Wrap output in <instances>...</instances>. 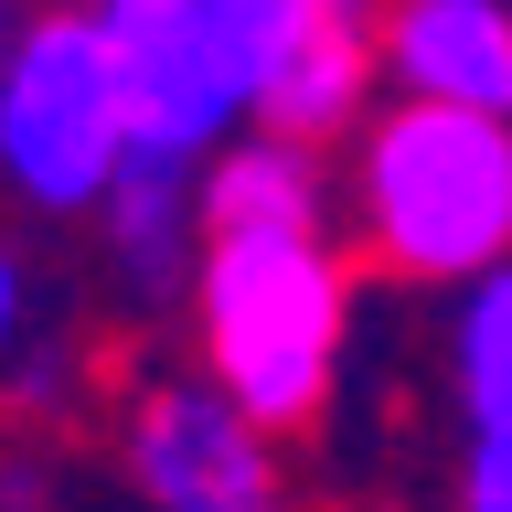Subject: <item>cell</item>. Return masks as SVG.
Wrapping results in <instances>:
<instances>
[{"label":"cell","instance_id":"obj_11","mask_svg":"<svg viewBox=\"0 0 512 512\" xmlns=\"http://www.w3.org/2000/svg\"><path fill=\"white\" fill-rule=\"evenodd\" d=\"M459 512H512V438H470V470H459Z\"/></svg>","mask_w":512,"mask_h":512},{"label":"cell","instance_id":"obj_12","mask_svg":"<svg viewBox=\"0 0 512 512\" xmlns=\"http://www.w3.org/2000/svg\"><path fill=\"white\" fill-rule=\"evenodd\" d=\"M22 310H32V288H22V256L0 246V352L22 342Z\"/></svg>","mask_w":512,"mask_h":512},{"label":"cell","instance_id":"obj_4","mask_svg":"<svg viewBox=\"0 0 512 512\" xmlns=\"http://www.w3.org/2000/svg\"><path fill=\"white\" fill-rule=\"evenodd\" d=\"M128 160L118 75L86 11H22L0 54V192L32 214H96Z\"/></svg>","mask_w":512,"mask_h":512},{"label":"cell","instance_id":"obj_1","mask_svg":"<svg viewBox=\"0 0 512 512\" xmlns=\"http://www.w3.org/2000/svg\"><path fill=\"white\" fill-rule=\"evenodd\" d=\"M192 320H203V384L256 438L310 427L352 342V267L331 235H203Z\"/></svg>","mask_w":512,"mask_h":512},{"label":"cell","instance_id":"obj_10","mask_svg":"<svg viewBox=\"0 0 512 512\" xmlns=\"http://www.w3.org/2000/svg\"><path fill=\"white\" fill-rule=\"evenodd\" d=\"M448 374L470 438H512V267L459 288V331H448Z\"/></svg>","mask_w":512,"mask_h":512},{"label":"cell","instance_id":"obj_14","mask_svg":"<svg viewBox=\"0 0 512 512\" xmlns=\"http://www.w3.org/2000/svg\"><path fill=\"white\" fill-rule=\"evenodd\" d=\"M11 32H22V11H11V0H0V54H11Z\"/></svg>","mask_w":512,"mask_h":512},{"label":"cell","instance_id":"obj_7","mask_svg":"<svg viewBox=\"0 0 512 512\" xmlns=\"http://www.w3.org/2000/svg\"><path fill=\"white\" fill-rule=\"evenodd\" d=\"M374 75L406 86V107L512 128V11L502 0H395L374 22Z\"/></svg>","mask_w":512,"mask_h":512},{"label":"cell","instance_id":"obj_2","mask_svg":"<svg viewBox=\"0 0 512 512\" xmlns=\"http://www.w3.org/2000/svg\"><path fill=\"white\" fill-rule=\"evenodd\" d=\"M352 203L395 278L470 288L512 267V128L459 107H384L352 160Z\"/></svg>","mask_w":512,"mask_h":512},{"label":"cell","instance_id":"obj_8","mask_svg":"<svg viewBox=\"0 0 512 512\" xmlns=\"http://www.w3.org/2000/svg\"><path fill=\"white\" fill-rule=\"evenodd\" d=\"M192 182H203V171H182V160H118V182L96 192V214H107V267H118L139 299H182L192 288V256H203Z\"/></svg>","mask_w":512,"mask_h":512},{"label":"cell","instance_id":"obj_13","mask_svg":"<svg viewBox=\"0 0 512 512\" xmlns=\"http://www.w3.org/2000/svg\"><path fill=\"white\" fill-rule=\"evenodd\" d=\"M0 512H43V480H32L22 459H0Z\"/></svg>","mask_w":512,"mask_h":512},{"label":"cell","instance_id":"obj_5","mask_svg":"<svg viewBox=\"0 0 512 512\" xmlns=\"http://www.w3.org/2000/svg\"><path fill=\"white\" fill-rule=\"evenodd\" d=\"M128 480L150 512H288L278 448L203 374H160L128 406Z\"/></svg>","mask_w":512,"mask_h":512},{"label":"cell","instance_id":"obj_6","mask_svg":"<svg viewBox=\"0 0 512 512\" xmlns=\"http://www.w3.org/2000/svg\"><path fill=\"white\" fill-rule=\"evenodd\" d=\"M374 86V22L352 0H278L267 11V64H256V139L320 150L363 118Z\"/></svg>","mask_w":512,"mask_h":512},{"label":"cell","instance_id":"obj_3","mask_svg":"<svg viewBox=\"0 0 512 512\" xmlns=\"http://www.w3.org/2000/svg\"><path fill=\"white\" fill-rule=\"evenodd\" d=\"M267 11L278 0H107L86 11L118 75L128 160H182L224 150L256 118V64H267Z\"/></svg>","mask_w":512,"mask_h":512},{"label":"cell","instance_id":"obj_9","mask_svg":"<svg viewBox=\"0 0 512 512\" xmlns=\"http://www.w3.org/2000/svg\"><path fill=\"white\" fill-rule=\"evenodd\" d=\"M192 224L203 235H320V150L288 139H224L214 171L192 182Z\"/></svg>","mask_w":512,"mask_h":512}]
</instances>
